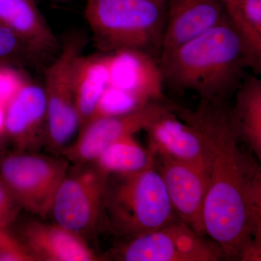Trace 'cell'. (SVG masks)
<instances>
[{"label":"cell","instance_id":"1","mask_svg":"<svg viewBox=\"0 0 261 261\" xmlns=\"http://www.w3.org/2000/svg\"><path fill=\"white\" fill-rule=\"evenodd\" d=\"M230 108L229 101L200 100L195 110L175 104L173 112L197 130L203 145L208 177L205 236L225 259L239 260L247 245H261V170L241 147Z\"/></svg>","mask_w":261,"mask_h":261},{"label":"cell","instance_id":"2","mask_svg":"<svg viewBox=\"0 0 261 261\" xmlns=\"http://www.w3.org/2000/svg\"><path fill=\"white\" fill-rule=\"evenodd\" d=\"M164 84L176 91H192L200 100L229 101L252 69L241 36L229 19L159 59Z\"/></svg>","mask_w":261,"mask_h":261},{"label":"cell","instance_id":"3","mask_svg":"<svg viewBox=\"0 0 261 261\" xmlns=\"http://www.w3.org/2000/svg\"><path fill=\"white\" fill-rule=\"evenodd\" d=\"M84 17L100 53L136 49L159 59L166 8L154 0H85Z\"/></svg>","mask_w":261,"mask_h":261},{"label":"cell","instance_id":"4","mask_svg":"<svg viewBox=\"0 0 261 261\" xmlns=\"http://www.w3.org/2000/svg\"><path fill=\"white\" fill-rule=\"evenodd\" d=\"M110 176L105 209L109 229L123 240L164 227L178 220L155 167Z\"/></svg>","mask_w":261,"mask_h":261},{"label":"cell","instance_id":"5","mask_svg":"<svg viewBox=\"0 0 261 261\" xmlns=\"http://www.w3.org/2000/svg\"><path fill=\"white\" fill-rule=\"evenodd\" d=\"M87 42V36L82 32L70 34L44 72L45 142L53 150L63 152L80 128L75 105L74 72Z\"/></svg>","mask_w":261,"mask_h":261},{"label":"cell","instance_id":"6","mask_svg":"<svg viewBox=\"0 0 261 261\" xmlns=\"http://www.w3.org/2000/svg\"><path fill=\"white\" fill-rule=\"evenodd\" d=\"M69 165L65 157L17 151L0 161V180L21 209L45 219Z\"/></svg>","mask_w":261,"mask_h":261},{"label":"cell","instance_id":"7","mask_svg":"<svg viewBox=\"0 0 261 261\" xmlns=\"http://www.w3.org/2000/svg\"><path fill=\"white\" fill-rule=\"evenodd\" d=\"M109 178L94 163L68 171L53 202L51 214L56 222L84 238L100 225L108 226L105 202Z\"/></svg>","mask_w":261,"mask_h":261},{"label":"cell","instance_id":"8","mask_svg":"<svg viewBox=\"0 0 261 261\" xmlns=\"http://www.w3.org/2000/svg\"><path fill=\"white\" fill-rule=\"evenodd\" d=\"M179 219L172 224L123 240L111 255L122 261H219L222 250Z\"/></svg>","mask_w":261,"mask_h":261},{"label":"cell","instance_id":"9","mask_svg":"<svg viewBox=\"0 0 261 261\" xmlns=\"http://www.w3.org/2000/svg\"><path fill=\"white\" fill-rule=\"evenodd\" d=\"M173 106L174 103L169 99L158 101L126 114L94 119L80 128L75 142L61 153L75 166L93 163L108 146L123 137L145 130Z\"/></svg>","mask_w":261,"mask_h":261},{"label":"cell","instance_id":"10","mask_svg":"<svg viewBox=\"0 0 261 261\" xmlns=\"http://www.w3.org/2000/svg\"><path fill=\"white\" fill-rule=\"evenodd\" d=\"M154 155V167L162 176L178 219L205 236L203 211L208 185L207 168Z\"/></svg>","mask_w":261,"mask_h":261},{"label":"cell","instance_id":"11","mask_svg":"<svg viewBox=\"0 0 261 261\" xmlns=\"http://www.w3.org/2000/svg\"><path fill=\"white\" fill-rule=\"evenodd\" d=\"M107 55L108 86L133 94L145 102L167 100L157 58L136 49H120Z\"/></svg>","mask_w":261,"mask_h":261},{"label":"cell","instance_id":"12","mask_svg":"<svg viewBox=\"0 0 261 261\" xmlns=\"http://www.w3.org/2000/svg\"><path fill=\"white\" fill-rule=\"evenodd\" d=\"M46 118L44 89L28 81L5 108L4 136L18 152H32L45 142Z\"/></svg>","mask_w":261,"mask_h":261},{"label":"cell","instance_id":"13","mask_svg":"<svg viewBox=\"0 0 261 261\" xmlns=\"http://www.w3.org/2000/svg\"><path fill=\"white\" fill-rule=\"evenodd\" d=\"M17 235L35 261L103 260L84 237L57 222L32 220L23 225Z\"/></svg>","mask_w":261,"mask_h":261},{"label":"cell","instance_id":"14","mask_svg":"<svg viewBox=\"0 0 261 261\" xmlns=\"http://www.w3.org/2000/svg\"><path fill=\"white\" fill-rule=\"evenodd\" d=\"M228 18L220 0H166L161 54L176 49Z\"/></svg>","mask_w":261,"mask_h":261},{"label":"cell","instance_id":"15","mask_svg":"<svg viewBox=\"0 0 261 261\" xmlns=\"http://www.w3.org/2000/svg\"><path fill=\"white\" fill-rule=\"evenodd\" d=\"M173 108L174 106L145 130L148 135L149 148L154 154L207 168L200 135L193 127L175 114Z\"/></svg>","mask_w":261,"mask_h":261},{"label":"cell","instance_id":"16","mask_svg":"<svg viewBox=\"0 0 261 261\" xmlns=\"http://www.w3.org/2000/svg\"><path fill=\"white\" fill-rule=\"evenodd\" d=\"M0 23L23 41L42 61L61 45L34 0H0Z\"/></svg>","mask_w":261,"mask_h":261},{"label":"cell","instance_id":"17","mask_svg":"<svg viewBox=\"0 0 261 261\" xmlns=\"http://www.w3.org/2000/svg\"><path fill=\"white\" fill-rule=\"evenodd\" d=\"M234 94L230 108L232 126L240 142L260 160L261 80L255 75L245 77Z\"/></svg>","mask_w":261,"mask_h":261},{"label":"cell","instance_id":"18","mask_svg":"<svg viewBox=\"0 0 261 261\" xmlns=\"http://www.w3.org/2000/svg\"><path fill=\"white\" fill-rule=\"evenodd\" d=\"M108 83L107 54H82L79 58L74 72V99L80 128L90 121Z\"/></svg>","mask_w":261,"mask_h":261},{"label":"cell","instance_id":"19","mask_svg":"<svg viewBox=\"0 0 261 261\" xmlns=\"http://www.w3.org/2000/svg\"><path fill=\"white\" fill-rule=\"evenodd\" d=\"M93 163L109 175L126 174L154 167V155L128 136L108 146Z\"/></svg>","mask_w":261,"mask_h":261},{"label":"cell","instance_id":"20","mask_svg":"<svg viewBox=\"0 0 261 261\" xmlns=\"http://www.w3.org/2000/svg\"><path fill=\"white\" fill-rule=\"evenodd\" d=\"M149 103L145 102L140 98L121 89L108 86L103 92L102 97L99 99L97 107L89 122L105 117L126 114L143 107Z\"/></svg>","mask_w":261,"mask_h":261},{"label":"cell","instance_id":"21","mask_svg":"<svg viewBox=\"0 0 261 261\" xmlns=\"http://www.w3.org/2000/svg\"><path fill=\"white\" fill-rule=\"evenodd\" d=\"M42 61L22 39L0 23V64L19 67Z\"/></svg>","mask_w":261,"mask_h":261},{"label":"cell","instance_id":"22","mask_svg":"<svg viewBox=\"0 0 261 261\" xmlns=\"http://www.w3.org/2000/svg\"><path fill=\"white\" fill-rule=\"evenodd\" d=\"M19 67L0 64V108H5L28 82Z\"/></svg>","mask_w":261,"mask_h":261},{"label":"cell","instance_id":"23","mask_svg":"<svg viewBox=\"0 0 261 261\" xmlns=\"http://www.w3.org/2000/svg\"><path fill=\"white\" fill-rule=\"evenodd\" d=\"M0 261H35L18 235L10 228L0 229Z\"/></svg>","mask_w":261,"mask_h":261},{"label":"cell","instance_id":"24","mask_svg":"<svg viewBox=\"0 0 261 261\" xmlns=\"http://www.w3.org/2000/svg\"><path fill=\"white\" fill-rule=\"evenodd\" d=\"M239 8L244 23L261 47V0H239Z\"/></svg>","mask_w":261,"mask_h":261},{"label":"cell","instance_id":"25","mask_svg":"<svg viewBox=\"0 0 261 261\" xmlns=\"http://www.w3.org/2000/svg\"><path fill=\"white\" fill-rule=\"evenodd\" d=\"M220 2L224 6L231 24L241 36L245 46L248 49H254L255 42L242 18L239 8V0H220Z\"/></svg>","mask_w":261,"mask_h":261},{"label":"cell","instance_id":"26","mask_svg":"<svg viewBox=\"0 0 261 261\" xmlns=\"http://www.w3.org/2000/svg\"><path fill=\"white\" fill-rule=\"evenodd\" d=\"M21 207L4 183L0 180V214L16 219Z\"/></svg>","mask_w":261,"mask_h":261},{"label":"cell","instance_id":"27","mask_svg":"<svg viewBox=\"0 0 261 261\" xmlns=\"http://www.w3.org/2000/svg\"><path fill=\"white\" fill-rule=\"evenodd\" d=\"M5 110L0 108V137L4 136Z\"/></svg>","mask_w":261,"mask_h":261},{"label":"cell","instance_id":"28","mask_svg":"<svg viewBox=\"0 0 261 261\" xmlns=\"http://www.w3.org/2000/svg\"><path fill=\"white\" fill-rule=\"evenodd\" d=\"M154 1L157 2L159 5H161L163 8H166V0H154Z\"/></svg>","mask_w":261,"mask_h":261},{"label":"cell","instance_id":"29","mask_svg":"<svg viewBox=\"0 0 261 261\" xmlns=\"http://www.w3.org/2000/svg\"><path fill=\"white\" fill-rule=\"evenodd\" d=\"M51 1H54V2H65V1H67V0H51Z\"/></svg>","mask_w":261,"mask_h":261},{"label":"cell","instance_id":"30","mask_svg":"<svg viewBox=\"0 0 261 261\" xmlns=\"http://www.w3.org/2000/svg\"><path fill=\"white\" fill-rule=\"evenodd\" d=\"M1 137H0V140H1ZM0 141H1V140H0ZM0 161H1V160H0Z\"/></svg>","mask_w":261,"mask_h":261}]
</instances>
